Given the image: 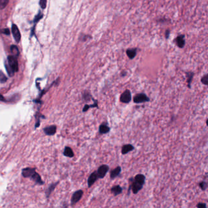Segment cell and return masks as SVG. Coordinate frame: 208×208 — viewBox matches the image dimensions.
<instances>
[{
    "instance_id": "obj_35",
    "label": "cell",
    "mask_w": 208,
    "mask_h": 208,
    "mask_svg": "<svg viewBox=\"0 0 208 208\" xmlns=\"http://www.w3.org/2000/svg\"><path fill=\"white\" fill-rule=\"evenodd\" d=\"M165 37L166 39H168L170 37V29H167L165 31Z\"/></svg>"
},
{
    "instance_id": "obj_2",
    "label": "cell",
    "mask_w": 208,
    "mask_h": 208,
    "mask_svg": "<svg viewBox=\"0 0 208 208\" xmlns=\"http://www.w3.org/2000/svg\"><path fill=\"white\" fill-rule=\"evenodd\" d=\"M130 182H131L129 187V190H132L134 194H137L140 190H141L144 187L143 185L139 184L134 180V178H130Z\"/></svg>"
},
{
    "instance_id": "obj_22",
    "label": "cell",
    "mask_w": 208,
    "mask_h": 208,
    "mask_svg": "<svg viewBox=\"0 0 208 208\" xmlns=\"http://www.w3.org/2000/svg\"><path fill=\"white\" fill-rule=\"evenodd\" d=\"M93 96H92L91 93L88 92L87 90H85L82 93V99L85 101H89L90 99H92Z\"/></svg>"
},
{
    "instance_id": "obj_33",
    "label": "cell",
    "mask_w": 208,
    "mask_h": 208,
    "mask_svg": "<svg viewBox=\"0 0 208 208\" xmlns=\"http://www.w3.org/2000/svg\"><path fill=\"white\" fill-rule=\"evenodd\" d=\"M0 34H4L6 35L10 34V31L9 29H0Z\"/></svg>"
},
{
    "instance_id": "obj_1",
    "label": "cell",
    "mask_w": 208,
    "mask_h": 208,
    "mask_svg": "<svg viewBox=\"0 0 208 208\" xmlns=\"http://www.w3.org/2000/svg\"><path fill=\"white\" fill-rule=\"evenodd\" d=\"M150 98L144 93H140L136 94L133 98V101L136 104H140L149 102Z\"/></svg>"
},
{
    "instance_id": "obj_21",
    "label": "cell",
    "mask_w": 208,
    "mask_h": 208,
    "mask_svg": "<svg viewBox=\"0 0 208 208\" xmlns=\"http://www.w3.org/2000/svg\"><path fill=\"white\" fill-rule=\"evenodd\" d=\"M64 155L66 157H68V158H73L74 157V153L70 147H65V149H64Z\"/></svg>"
},
{
    "instance_id": "obj_17",
    "label": "cell",
    "mask_w": 208,
    "mask_h": 208,
    "mask_svg": "<svg viewBox=\"0 0 208 208\" xmlns=\"http://www.w3.org/2000/svg\"><path fill=\"white\" fill-rule=\"evenodd\" d=\"M111 192L114 196H117L123 192V189L120 185H116L111 188Z\"/></svg>"
},
{
    "instance_id": "obj_23",
    "label": "cell",
    "mask_w": 208,
    "mask_h": 208,
    "mask_svg": "<svg viewBox=\"0 0 208 208\" xmlns=\"http://www.w3.org/2000/svg\"><path fill=\"white\" fill-rule=\"evenodd\" d=\"M11 53L13 54L12 56H14L15 57H17L19 56L20 51H19V48L17 46L12 45L11 47Z\"/></svg>"
},
{
    "instance_id": "obj_27",
    "label": "cell",
    "mask_w": 208,
    "mask_h": 208,
    "mask_svg": "<svg viewBox=\"0 0 208 208\" xmlns=\"http://www.w3.org/2000/svg\"><path fill=\"white\" fill-rule=\"evenodd\" d=\"M201 82L203 84L205 85H208V75L206 74L204 75L201 79Z\"/></svg>"
},
{
    "instance_id": "obj_30",
    "label": "cell",
    "mask_w": 208,
    "mask_h": 208,
    "mask_svg": "<svg viewBox=\"0 0 208 208\" xmlns=\"http://www.w3.org/2000/svg\"><path fill=\"white\" fill-rule=\"evenodd\" d=\"M57 183H55V184H52V185H50V187L48 188V190H47V196H48V195H50V193H51V192L54 190V189H55V187H56V186L57 185Z\"/></svg>"
},
{
    "instance_id": "obj_24",
    "label": "cell",
    "mask_w": 208,
    "mask_h": 208,
    "mask_svg": "<svg viewBox=\"0 0 208 208\" xmlns=\"http://www.w3.org/2000/svg\"><path fill=\"white\" fill-rule=\"evenodd\" d=\"M5 67H6V71H7L8 75H9L10 76H12L14 75V72L13 71V70H12V68H11V67L9 66V65L8 64V62H5Z\"/></svg>"
},
{
    "instance_id": "obj_12",
    "label": "cell",
    "mask_w": 208,
    "mask_h": 208,
    "mask_svg": "<svg viewBox=\"0 0 208 208\" xmlns=\"http://www.w3.org/2000/svg\"><path fill=\"white\" fill-rule=\"evenodd\" d=\"M137 50L138 49L137 48H131L127 49L126 53H127V55L130 59L132 60L136 56V54L137 53Z\"/></svg>"
},
{
    "instance_id": "obj_4",
    "label": "cell",
    "mask_w": 208,
    "mask_h": 208,
    "mask_svg": "<svg viewBox=\"0 0 208 208\" xmlns=\"http://www.w3.org/2000/svg\"><path fill=\"white\" fill-rule=\"evenodd\" d=\"M109 170V167L108 165L103 164L99 166L97 170V173L99 179H103L106 175L107 173Z\"/></svg>"
},
{
    "instance_id": "obj_36",
    "label": "cell",
    "mask_w": 208,
    "mask_h": 208,
    "mask_svg": "<svg viewBox=\"0 0 208 208\" xmlns=\"http://www.w3.org/2000/svg\"><path fill=\"white\" fill-rule=\"evenodd\" d=\"M127 71H122V73H121V74H120V75H121V76H122V77H124V76H125L126 75H127Z\"/></svg>"
},
{
    "instance_id": "obj_11",
    "label": "cell",
    "mask_w": 208,
    "mask_h": 208,
    "mask_svg": "<svg viewBox=\"0 0 208 208\" xmlns=\"http://www.w3.org/2000/svg\"><path fill=\"white\" fill-rule=\"evenodd\" d=\"M122 172V167L120 166H117L114 169L112 170L110 173V178L111 179H114L118 177Z\"/></svg>"
},
{
    "instance_id": "obj_19",
    "label": "cell",
    "mask_w": 208,
    "mask_h": 208,
    "mask_svg": "<svg viewBox=\"0 0 208 208\" xmlns=\"http://www.w3.org/2000/svg\"><path fill=\"white\" fill-rule=\"evenodd\" d=\"M195 73L192 71H187L185 72V75L187 78V87L189 88H191V83Z\"/></svg>"
},
{
    "instance_id": "obj_6",
    "label": "cell",
    "mask_w": 208,
    "mask_h": 208,
    "mask_svg": "<svg viewBox=\"0 0 208 208\" xmlns=\"http://www.w3.org/2000/svg\"><path fill=\"white\" fill-rule=\"evenodd\" d=\"M83 190H78L76 192H75L71 196V204H75L76 203H77L82 197L83 196Z\"/></svg>"
},
{
    "instance_id": "obj_8",
    "label": "cell",
    "mask_w": 208,
    "mask_h": 208,
    "mask_svg": "<svg viewBox=\"0 0 208 208\" xmlns=\"http://www.w3.org/2000/svg\"><path fill=\"white\" fill-rule=\"evenodd\" d=\"M12 33L16 42L19 43L21 39V34L19 28L15 24H13L12 26Z\"/></svg>"
},
{
    "instance_id": "obj_14",
    "label": "cell",
    "mask_w": 208,
    "mask_h": 208,
    "mask_svg": "<svg viewBox=\"0 0 208 208\" xmlns=\"http://www.w3.org/2000/svg\"><path fill=\"white\" fill-rule=\"evenodd\" d=\"M135 149V147L131 144H125L122 148V154L125 155L130 153V151H133Z\"/></svg>"
},
{
    "instance_id": "obj_29",
    "label": "cell",
    "mask_w": 208,
    "mask_h": 208,
    "mask_svg": "<svg viewBox=\"0 0 208 208\" xmlns=\"http://www.w3.org/2000/svg\"><path fill=\"white\" fill-rule=\"evenodd\" d=\"M198 185H199V186L200 187V188L201 189V190H203V191L206 190V189H207V182L204 181H201V182H199V183L198 184Z\"/></svg>"
},
{
    "instance_id": "obj_15",
    "label": "cell",
    "mask_w": 208,
    "mask_h": 208,
    "mask_svg": "<svg viewBox=\"0 0 208 208\" xmlns=\"http://www.w3.org/2000/svg\"><path fill=\"white\" fill-rule=\"evenodd\" d=\"M92 101H93V105H85L83 109H82V113H85L87 112L90 108H98V101L97 99H94L93 98H92Z\"/></svg>"
},
{
    "instance_id": "obj_32",
    "label": "cell",
    "mask_w": 208,
    "mask_h": 208,
    "mask_svg": "<svg viewBox=\"0 0 208 208\" xmlns=\"http://www.w3.org/2000/svg\"><path fill=\"white\" fill-rule=\"evenodd\" d=\"M42 17H43V14H42L40 12H39V13L38 14V15H37L35 19H34V23H37Z\"/></svg>"
},
{
    "instance_id": "obj_9",
    "label": "cell",
    "mask_w": 208,
    "mask_h": 208,
    "mask_svg": "<svg viewBox=\"0 0 208 208\" xmlns=\"http://www.w3.org/2000/svg\"><path fill=\"white\" fill-rule=\"evenodd\" d=\"M98 179H99V178L98 176L97 172L94 171L93 173H92L90 175V176L88 178V179H87L88 187H91Z\"/></svg>"
},
{
    "instance_id": "obj_31",
    "label": "cell",
    "mask_w": 208,
    "mask_h": 208,
    "mask_svg": "<svg viewBox=\"0 0 208 208\" xmlns=\"http://www.w3.org/2000/svg\"><path fill=\"white\" fill-rule=\"evenodd\" d=\"M47 0H40V6L42 9H45L47 7Z\"/></svg>"
},
{
    "instance_id": "obj_5",
    "label": "cell",
    "mask_w": 208,
    "mask_h": 208,
    "mask_svg": "<svg viewBox=\"0 0 208 208\" xmlns=\"http://www.w3.org/2000/svg\"><path fill=\"white\" fill-rule=\"evenodd\" d=\"M132 99L131 96V92L130 90L127 89L125 90L120 95V101L123 103L128 104L129 103Z\"/></svg>"
},
{
    "instance_id": "obj_28",
    "label": "cell",
    "mask_w": 208,
    "mask_h": 208,
    "mask_svg": "<svg viewBox=\"0 0 208 208\" xmlns=\"http://www.w3.org/2000/svg\"><path fill=\"white\" fill-rule=\"evenodd\" d=\"M92 39V37L90 35H87V34H82L81 35L80 37H79V40L82 41V42H85L86 40Z\"/></svg>"
},
{
    "instance_id": "obj_18",
    "label": "cell",
    "mask_w": 208,
    "mask_h": 208,
    "mask_svg": "<svg viewBox=\"0 0 208 208\" xmlns=\"http://www.w3.org/2000/svg\"><path fill=\"white\" fill-rule=\"evenodd\" d=\"M134 180L139 184L144 185L145 182V176L142 174H137L134 178Z\"/></svg>"
},
{
    "instance_id": "obj_25",
    "label": "cell",
    "mask_w": 208,
    "mask_h": 208,
    "mask_svg": "<svg viewBox=\"0 0 208 208\" xmlns=\"http://www.w3.org/2000/svg\"><path fill=\"white\" fill-rule=\"evenodd\" d=\"M9 2V0H0V9H5Z\"/></svg>"
},
{
    "instance_id": "obj_10",
    "label": "cell",
    "mask_w": 208,
    "mask_h": 208,
    "mask_svg": "<svg viewBox=\"0 0 208 208\" xmlns=\"http://www.w3.org/2000/svg\"><path fill=\"white\" fill-rule=\"evenodd\" d=\"M99 133L101 135L108 134L111 131V128L108 126V123H102L99 127Z\"/></svg>"
},
{
    "instance_id": "obj_34",
    "label": "cell",
    "mask_w": 208,
    "mask_h": 208,
    "mask_svg": "<svg viewBox=\"0 0 208 208\" xmlns=\"http://www.w3.org/2000/svg\"><path fill=\"white\" fill-rule=\"evenodd\" d=\"M196 207H198V208H203V207H207V205L206 203H199L196 204Z\"/></svg>"
},
{
    "instance_id": "obj_16",
    "label": "cell",
    "mask_w": 208,
    "mask_h": 208,
    "mask_svg": "<svg viewBox=\"0 0 208 208\" xmlns=\"http://www.w3.org/2000/svg\"><path fill=\"white\" fill-rule=\"evenodd\" d=\"M43 130L47 135L53 136L56 133V127L55 125H52L44 128Z\"/></svg>"
},
{
    "instance_id": "obj_26",
    "label": "cell",
    "mask_w": 208,
    "mask_h": 208,
    "mask_svg": "<svg viewBox=\"0 0 208 208\" xmlns=\"http://www.w3.org/2000/svg\"><path fill=\"white\" fill-rule=\"evenodd\" d=\"M7 80H8V78L5 75V73L2 71H0V82L3 84L6 82Z\"/></svg>"
},
{
    "instance_id": "obj_20",
    "label": "cell",
    "mask_w": 208,
    "mask_h": 208,
    "mask_svg": "<svg viewBox=\"0 0 208 208\" xmlns=\"http://www.w3.org/2000/svg\"><path fill=\"white\" fill-rule=\"evenodd\" d=\"M31 179H33L35 182L39 184H43V181L42 180V178L36 172L31 177Z\"/></svg>"
},
{
    "instance_id": "obj_3",
    "label": "cell",
    "mask_w": 208,
    "mask_h": 208,
    "mask_svg": "<svg viewBox=\"0 0 208 208\" xmlns=\"http://www.w3.org/2000/svg\"><path fill=\"white\" fill-rule=\"evenodd\" d=\"M8 63L13 70V71L17 72L19 70V63L16 57L14 56H9L8 57Z\"/></svg>"
},
{
    "instance_id": "obj_13",
    "label": "cell",
    "mask_w": 208,
    "mask_h": 208,
    "mask_svg": "<svg viewBox=\"0 0 208 208\" xmlns=\"http://www.w3.org/2000/svg\"><path fill=\"white\" fill-rule=\"evenodd\" d=\"M36 172L35 168H25L22 170V175L25 178H31V176Z\"/></svg>"
},
{
    "instance_id": "obj_7",
    "label": "cell",
    "mask_w": 208,
    "mask_h": 208,
    "mask_svg": "<svg viewBox=\"0 0 208 208\" xmlns=\"http://www.w3.org/2000/svg\"><path fill=\"white\" fill-rule=\"evenodd\" d=\"M174 42L176 45V46L179 48H183L185 44V35L180 34L174 40Z\"/></svg>"
}]
</instances>
